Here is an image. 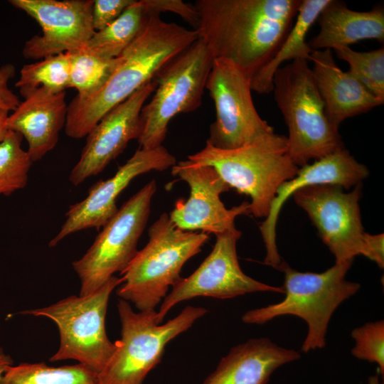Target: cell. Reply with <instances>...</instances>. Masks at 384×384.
Instances as JSON below:
<instances>
[{
	"label": "cell",
	"mask_w": 384,
	"mask_h": 384,
	"mask_svg": "<svg viewBox=\"0 0 384 384\" xmlns=\"http://www.w3.org/2000/svg\"><path fill=\"white\" fill-rule=\"evenodd\" d=\"M300 357L267 338L249 339L233 347L202 384H267L278 368Z\"/></svg>",
	"instance_id": "21"
},
{
	"label": "cell",
	"mask_w": 384,
	"mask_h": 384,
	"mask_svg": "<svg viewBox=\"0 0 384 384\" xmlns=\"http://www.w3.org/2000/svg\"><path fill=\"white\" fill-rule=\"evenodd\" d=\"M68 53L70 55L69 88L78 91L75 97L78 100L85 99L97 92L119 63V57L102 58L82 48Z\"/></svg>",
	"instance_id": "26"
},
{
	"label": "cell",
	"mask_w": 384,
	"mask_h": 384,
	"mask_svg": "<svg viewBox=\"0 0 384 384\" xmlns=\"http://www.w3.org/2000/svg\"><path fill=\"white\" fill-rule=\"evenodd\" d=\"M156 86L155 80L146 83L129 97L110 110L87 135L81 155L69 180L78 186L96 176L119 156L140 133V112Z\"/></svg>",
	"instance_id": "17"
},
{
	"label": "cell",
	"mask_w": 384,
	"mask_h": 384,
	"mask_svg": "<svg viewBox=\"0 0 384 384\" xmlns=\"http://www.w3.org/2000/svg\"><path fill=\"white\" fill-rule=\"evenodd\" d=\"M117 310L121 338L115 341L114 353L97 375V384H143L160 362L166 344L207 313L203 307L187 306L176 316L159 324L156 310L135 312L129 302L121 299Z\"/></svg>",
	"instance_id": "7"
},
{
	"label": "cell",
	"mask_w": 384,
	"mask_h": 384,
	"mask_svg": "<svg viewBox=\"0 0 384 384\" xmlns=\"http://www.w3.org/2000/svg\"><path fill=\"white\" fill-rule=\"evenodd\" d=\"M146 6L154 12L161 14L164 11L174 13L197 30L199 16L194 4L181 0H144Z\"/></svg>",
	"instance_id": "32"
},
{
	"label": "cell",
	"mask_w": 384,
	"mask_h": 384,
	"mask_svg": "<svg viewBox=\"0 0 384 384\" xmlns=\"http://www.w3.org/2000/svg\"><path fill=\"white\" fill-rule=\"evenodd\" d=\"M272 84L288 128L287 154L298 167L344 148L338 129L326 114L307 60L297 59L279 68Z\"/></svg>",
	"instance_id": "3"
},
{
	"label": "cell",
	"mask_w": 384,
	"mask_h": 384,
	"mask_svg": "<svg viewBox=\"0 0 384 384\" xmlns=\"http://www.w3.org/2000/svg\"><path fill=\"white\" fill-rule=\"evenodd\" d=\"M40 25L41 34L26 42L23 55L40 60L83 48L95 31L93 0H11Z\"/></svg>",
	"instance_id": "15"
},
{
	"label": "cell",
	"mask_w": 384,
	"mask_h": 384,
	"mask_svg": "<svg viewBox=\"0 0 384 384\" xmlns=\"http://www.w3.org/2000/svg\"><path fill=\"white\" fill-rule=\"evenodd\" d=\"M206 89L215 108V120L210 126L207 144L233 149L277 134L255 107L251 80L233 62L214 58Z\"/></svg>",
	"instance_id": "11"
},
{
	"label": "cell",
	"mask_w": 384,
	"mask_h": 384,
	"mask_svg": "<svg viewBox=\"0 0 384 384\" xmlns=\"http://www.w3.org/2000/svg\"><path fill=\"white\" fill-rule=\"evenodd\" d=\"M319 33L309 42L312 50H335L366 39L384 41V9L376 6L357 11L331 0L319 14Z\"/></svg>",
	"instance_id": "22"
},
{
	"label": "cell",
	"mask_w": 384,
	"mask_h": 384,
	"mask_svg": "<svg viewBox=\"0 0 384 384\" xmlns=\"http://www.w3.org/2000/svg\"><path fill=\"white\" fill-rule=\"evenodd\" d=\"M20 93L24 100L9 115L6 125L26 140L27 152L33 162L55 146L65 127L68 105L65 92L36 88Z\"/></svg>",
	"instance_id": "19"
},
{
	"label": "cell",
	"mask_w": 384,
	"mask_h": 384,
	"mask_svg": "<svg viewBox=\"0 0 384 384\" xmlns=\"http://www.w3.org/2000/svg\"><path fill=\"white\" fill-rule=\"evenodd\" d=\"M121 284V277L113 276L90 294L71 295L49 306L21 312L46 317L56 324L60 343L50 362L74 360L97 375L103 370L116 349L105 327L108 302Z\"/></svg>",
	"instance_id": "8"
},
{
	"label": "cell",
	"mask_w": 384,
	"mask_h": 384,
	"mask_svg": "<svg viewBox=\"0 0 384 384\" xmlns=\"http://www.w3.org/2000/svg\"><path fill=\"white\" fill-rule=\"evenodd\" d=\"M15 73L16 68L12 64L0 67V108L9 112H13L20 103L18 97L9 87V82Z\"/></svg>",
	"instance_id": "33"
},
{
	"label": "cell",
	"mask_w": 384,
	"mask_h": 384,
	"mask_svg": "<svg viewBox=\"0 0 384 384\" xmlns=\"http://www.w3.org/2000/svg\"><path fill=\"white\" fill-rule=\"evenodd\" d=\"M368 174L367 167L344 148L299 169L292 178L279 186L269 213L260 225L266 250L264 264L277 269L282 262L276 244L277 222L283 205L297 190L317 184L338 185L348 189L361 183Z\"/></svg>",
	"instance_id": "18"
},
{
	"label": "cell",
	"mask_w": 384,
	"mask_h": 384,
	"mask_svg": "<svg viewBox=\"0 0 384 384\" xmlns=\"http://www.w3.org/2000/svg\"><path fill=\"white\" fill-rule=\"evenodd\" d=\"M22 139L9 130L0 142V196H10L26 186L33 161L22 147Z\"/></svg>",
	"instance_id": "28"
},
{
	"label": "cell",
	"mask_w": 384,
	"mask_h": 384,
	"mask_svg": "<svg viewBox=\"0 0 384 384\" xmlns=\"http://www.w3.org/2000/svg\"><path fill=\"white\" fill-rule=\"evenodd\" d=\"M149 237L145 247L120 273L122 284L117 292L139 311L155 310L169 288L181 278L183 265L201 252L208 239L206 233L178 228L166 213L151 225Z\"/></svg>",
	"instance_id": "5"
},
{
	"label": "cell",
	"mask_w": 384,
	"mask_h": 384,
	"mask_svg": "<svg viewBox=\"0 0 384 384\" xmlns=\"http://www.w3.org/2000/svg\"><path fill=\"white\" fill-rule=\"evenodd\" d=\"M361 183L351 192L338 185H311L297 190L293 197L316 228L335 262L353 261L362 255L365 231L359 199Z\"/></svg>",
	"instance_id": "13"
},
{
	"label": "cell",
	"mask_w": 384,
	"mask_h": 384,
	"mask_svg": "<svg viewBox=\"0 0 384 384\" xmlns=\"http://www.w3.org/2000/svg\"><path fill=\"white\" fill-rule=\"evenodd\" d=\"M9 111L0 108V142L5 138L8 132L6 122L9 115Z\"/></svg>",
	"instance_id": "36"
},
{
	"label": "cell",
	"mask_w": 384,
	"mask_h": 384,
	"mask_svg": "<svg viewBox=\"0 0 384 384\" xmlns=\"http://www.w3.org/2000/svg\"><path fill=\"white\" fill-rule=\"evenodd\" d=\"M0 384H97V374L82 364L50 366L44 362L10 366Z\"/></svg>",
	"instance_id": "25"
},
{
	"label": "cell",
	"mask_w": 384,
	"mask_h": 384,
	"mask_svg": "<svg viewBox=\"0 0 384 384\" xmlns=\"http://www.w3.org/2000/svg\"><path fill=\"white\" fill-rule=\"evenodd\" d=\"M198 39L196 30L163 21L154 13L138 37L119 56V63L104 85L68 106L65 131L73 139L86 137L112 108L154 80L172 59Z\"/></svg>",
	"instance_id": "2"
},
{
	"label": "cell",
	"mask_w": 384,
	"mask_h": 384,
	"mask_svg": "<svg viewBox=\"0 0 384 384\" xmlns=\"http://www.w3.org/2000/svg\"><path fill=\"white\" fill-rule=\"evenodd\" d=\"M362 255L375 262L380 268L384 267V235L383 233L371 235L365 233Z\"/></svg>",
	"instance_id": "34"
},
{
	"label": "cell",
	"mask_w": 384,
	"mask_h": 384,
	"mask_svg": "<svg viewBox=\"0 0 384 384\" xmlns=\"http://www.w3.org/2000/svg\"><path fill=\"white\" fill-rule=\"evenodd\" d=\"M241 235L235 228L215 235L208 256L190 276L181 278L163 299L156 313L159 324L176 304L198 297L230 299L256 292L284 293L282 287L262 283L242 272L236 250Z\"/></svg>",
	"instance_id": "12"
},
{
	"label": "cell",
	"mask_w": 384,
	"mask_h": 384,
	"mask_svg": "<svg viewBox=\"0 0 384 384\" xmlns=\"http://www.w3.org/2000/svg\"><path fill=\"white\" fill-rule=\"evenodd\" d=\"M154 13L144 0H136L111 24L95 31L82 48L102 58H117L142 33Z\"/></svg>",
	"instance_id": "24"
},
{
	"label": "cell",
	"mask_w": 384,
	"mask_h": 384,
	"mask_svg": "<svg viewBox=\"0 0 384 384\" xmlns=\"http://www.w3.org/2000/svg\"><path fill=\"white\" fill-rule=\"evenodd\" d=\"M213 59L198 38L159 73L152 98L140 112L139 149L161 146L170 121L201 106Z\"/></svg>",
	"instance_id": "9"
},
{
	"label": "cell",
	"mask_w": 384,
	"mask_h": 384,
	"mask_svg": "<svg viewBox=\"0 0 384 384\" xmlns=\"http://www.w3.org/2000/svg\"><path fill=\"white\" fill-rule=\"evenodd\" d=\"M352 263L351 260L335 262L326 271L315 273L299 272L282 261L277 270L284 273V299L246 311L242 321L250 324H264L277 316H296L304 320L308 326L302 351L307 353L324 348L332 314L360 289L358 283L345 278Z\"/></svg>",
	"instance_id": "4"
},
{
	"label": "cell",
	"mask_w": 384,
	"mask_h": 384,
	"mask_svg": "<svg viewBox=\"0 0 384 384\" xmlns=\"http://www.w3.org/2000/svg\"><path fill=\"white\" fill-rule=\"evenodd\" d=\"M70 55L63 53L26 64L16 83L19 92L43 88L53 93L69 88Z\"/></svg>",
	"instance_id": "27"
},
{
	"label": "cell",
	"mask_w": 384,
	"mask_h": 384,
	"mask_svg": "<svg viewBox=\"0 0 384 384\" xmlns=\"http://www.w3.org/2000/svg\"><path fill=\"white\" fill-rule=\"evenodd\" d=\"M156 191L155 180L144 186L102 227L85 255L73 262L80 281V295L97 290L115 272H122L135 257Z\"/></svg>",
	"instance_id": "10"
},
{
	"label": "cell",
	"mask_w": 384,
	"mask_h": 384,
	"mask_svg": "<svg viewBox=\"0 0 384 384\" xmlns=\"http://www.w3.org/2000/svg\"><path fill=\"white\" fill-rule=\"evenodd\" d=\"M135 1L94 0L92 17L95 31H100L111 24Z\"/></svg>",
	"instance_id": "31"
},
{
	"label": "cell",
	"mask_w": 384,
	"mask_h": 384,
	"mask_svg": "<svg viewBox=\"0 0 384 384\" xmlns=\"http://www.w3.org/2000/svg\"><path fill=\"white\" fill-rule=\"evenodd\" d=\"M310 61L326 114L334 127L338 129L345 119L383 104L348 71L337 65L331 50H313Z\"/></svg>",
	"instance_id": "20"
},
{
	"label": "cell",
	"mask_w": 384,
	"mask_h": 384,
	"mask_svg": "<svg viewBox=\"0 0 384 384\" xmlns=\"http://www.w3.org/2000/svg\"><path fill=\"white\" fill-rule=\"evenodd\" d=\"M14 364L11 357L0 346V378L6 370Z\"/></svg>",
	"instance_id": "35"
},
{
	"label": "cell",
	"mask_w": 384,
	"mask_h": 384,
	"mask_svg": "<svg viewBox=\"0 0 384 384\" xmlns=\"http://www.w3.org/2000/svg\"><path fill=\"white\" fill-rule=\"evenodd\" d=\"M337 57L349 65L348 70L370 93L384 102V48L366 52L350 46L334 50Z\"/></svg>",
	"instance_id": "29"
},
{
	"label": "cell",
	"mask_w": 384,
	"mask_h": 384,
	"mask_svg": "<svg viewBox=\"0 0 384 384\" xmlns=\"http://www.w3.org/2000/svg\"><path fill=\"white\" fill-rule=\"evenodd\" d=\"M330 1L302 0L295 21L277 52L252 78V90L260 94H269L273 89V76L284 62L297 59L310 61L313 50L306 38L319 14Z\"/></svg>",
	"instance_id": "23"
},
{
	"label": "cell",
	"mask_w": 384,
	"mask_h": 384,
	"mask_svg": "<svg viewBox=\"0 0 384 384\" xmlns=\"http://www.w3.org/2000/svg\"><path fill=\"white\" fill-rule=\"evenodd\" d=\"M176 164L175 156L162 145L137 149L111 178L98 181L82 201L70 206L64 223L49 242V247L81 230L102 228L117 212V198L134 178L151 171L166 170Z\"/></svg>",
	"instance_id": "16"
},
{
	"label": "cell",
	"mask_w": 384,
	"mask_h": 384,
	"mask_svg": "<svg viewBox=\"0 0 384 384\" xmlns=\"http://www.w3.org/2000/svg\"><path fill=\"white\" fill-rule=\"evenodd\" d=\"M351 336L355 346L351 353L358 359L376 363L380 374H384V321L369 322L354 329Z\"/></svg>",
	"instance_id": "30"
},
{
	"label": "cell",
	"mask_w": 384,
	"mask_h": 384,
	"mask_svg": "<svg viewBox=\"0 0 384 384\" xmlns=\"http://www.w3.org/2000/svg\"><path fill=\"white\" fill-rule=\"evenodd\" d=\"M188 159L213 167L230 188L250 196V213L257 218L267 217L279 186L299 169L287 154V137L278 134L233 149L206 143Z\"/></svg>",
	"instance_id": "6"
},
{
	"label": "cell",
	"mask_w": 384,
	"mask_h": 384,
	"mask_svg": "<svg viewBox=\"0 0 384 384\" xmlns=\"http://www.w3.org/2000/svg\"><path fill=\"white\" fill-rule=\"evenodd\" d=\"M302 0H198L196 30L214 58L233 62L250 79L274 56Z\"/></svg>",
	"instance_id": "1"
},
{
	"label": "cell",
	"mask_w": 384,
	"mask_h": 384,
	"mask_svg": "<svg viewBox=\"0 0 384 384\" xmlns=\"http://www.w3.org/2000/svg\"><path fill=\"white\" fill-rule=\"evenodd\" d=\"M171 169L172 175L186 181L190 188L188 198L178 199L169 215L178 228L217 235L235 228L237 216L250 213V203L247 201L230 209L225 207L220 196L230 187L213 167L188 159L176 163Z\"/></svg>",
	"instance_id": "14"
},
{
	"label": "cell",
	"mask_w": 384,
	"mask_h": 384,
	"mask_svg": "<svg viewBox=\"0 0 384 384\" xmlns=\"http://www.w3.org/2000/svg\"><path fill=\"white\" fill-rule=\"evenodd\" d=\"M368 384H383V382L380 381L378 374L369 377Z\"/></svg>",
	"instance_id": "37"
}]
</instances>
